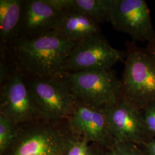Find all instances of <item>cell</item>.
I'll use <instances>...</instances> for the list:
<instances>
[{
  "mask_svg": "<svg viewBox=\"0 0 155 155\" xmlns=\"http://www.w3.org/2000/svg\"><path fill=\"white\" fill-rule=\"evenodd\" d=\"M125 58V51L113 47L99 33L75 44L65 63V73L110 70Z\"/></svg>",
  "mask_w": 155,
  "mask_h": 155,
  "instance_id": "obj_5",
  "label": "cell"
},
{
  "mask_svg": "<svg viewBox=\"0 0 155 155\" xmlns=\"http://www.w3.org/2000/svg\"><path fill=\"white\" fill-rule=\"evenodd\" d=\"M88 141L82 137H70L66 155H87L90 147Z\"/></svg>",
  "mask_w": 155,
  "mask_h": 155,
  "instance_id": "obj_17",
  "label": "cell"
},
{
  "mask_svg": "<svg viewBox=\"0 0 155 155\" xmlns=\"http://www.w3.org/2000/svg\"><path fill=\"white\" fill-rule=\"evenodd\" d=\"M45 1L56 10L62 12L74 6L73 0H45Z\"/></svg>",
  "mask_w": 155,
  "mask_h": 155,
  "instance_id": "obj_19",
  "label": "cell"
},
{
  "mask_svg": "<svg viewBox=\"0 0 155 155\" xmlns=\"http://www.w3.org/2000/svg\"><path fill=\"white\" fill-rule=\"evenodd\" d=\"M140 146L142 147L147 155H155V138Z\"/></svg>",
  "mask_w": 155,
  "mask_h": 155,
  "instance_id": "obj_20",
  "label": "cell"
},
{
  "mask_svg": "<svg viewBox=\"0 0 155 155\" xmlns=\"http://www.w3.org/2000/svg\"><path fill=\"white\" fill-rule=\"evenodd\" d=\"M24 79L43 121L56 122L71 116L77 101L64 77Z\"/></svg>",
  "mask_w": 155,
  "mask_h": 155,
  "instance_id": "obj_4",
  "label": "cell"
},
{
  "mask_svg": "<svg viewBox=\"0 0 155 155\" xmlns=\"http://www.w3.org/2000/svg\"><path fill=\"white\" fill-rule=\"evenodd\" d=\"M87 155H105V153H102L100 150L96 148L90 147Z\"/></svg>",
  "mask_w": 155,
  "mask_h": 155,
  "instance_id": "obj_22",
  "label": "cell"
},
{
  "mask_svg": "<svg viewBox=\"0 0 155 155\" xmlns=\"http://www.w3.org/2000/svg\"><path fill=\"white\" fill-rule=\"evenodd\" d=\"M24 0H0L1 47L17 38Z\"/></svg>",
  "mask_w": 155,
  "mask_h": 155,
  "instance_id": "obj_13",
  "label": "cell"
},
{
  "mask_svg": "<svg viewBox=\"0 0 155 155\" xmlns=\"http://www.w3.org/2000/svg\"><path fill=\"white\" fill-rule=\"evenodd\" d=\"M68 127L75 134L100 145L105 150H110L115 144L103 109L77 101L75 110L68 118Z\"/></svg>",
  "mask_w": 155,
  "mask_h": 155,
  "instance_id": "obj_10",
  "label": "cell"
},
{
  "mask_svg": "<svg viewBox=\"0 0 155 155\" xmlns=\"http://www.w3.org/2000/svg\"><path fill=\"white\" fill-rule=\"evenodd\" d=\"M61 36L74 43L101 33L100 24L74 6L64 12L57 28Z\"/></svg>",
  "mask_w": 155,
  "mask_h": 155,
  "instance_id": "obj_12",
  "label": "cell"
},
{
  "mask_svg": "<svg viewBox=\"0 0 155 155\" xmlns=\"http://www.w3.org/2000/svg\"><path fill=\"white\" fill-rule=\"evenodd\" d=\"M104 153L105 155H147L140 145L117 143L111 149L106 150Z\"/></svg>",
  "mask_w": 155,
  "mask_h": 155,
  "instance_id": "obj_16",
  "label": "cell"
},
{
  "mask_svg": "<svg viewBox=\"0 0 155 155\" xmlns=\"http://www.w3.org/2000/svg\"><path fill=\"white\" fill-rule=\"evenodd\" d=\"M143 112L147 127L152 136L155 138V102L146 106Z\"/></svg>",
  "mask_w": 155,
  "mask_h": 155,
  "instance_id": "obj_18",
  "label": "cell"
},
{
  "mask_svg": "<svg viewBox=\"0 0 155 155\" xmlns=\"http://www.w3.org/2000/svg\"><path fill=\"white\" fill-rule=\"evenodd\" d=\"M109 22L115 30L129 35L134 42L148 44L155 40L150 11L144 0H115Z\"/></svg>",
  "mask_w": 155,
  "mask_h": 155,
  "instance_id": "obj_9",
  "label": "cell"
},
{
  "mask_svg": "<svg viewBox=\"0 0 155 155\" xmlns=\"http://www.w3.org/2000/svg\"><path fill=\"white\" fill-rule=\"evenodd\" d=\"M151 54L155 56V39L152 42L148 43L145 47Z\"/></svg>",
  "mask_w": 155,
  "mask_h": 155,
  "instance_id": "obj_21",
  "label": "cell"
},
{
  "mask_svg": "<svg viewBox=\"0 0 155 155\" xmlns=\"http://www.w3.org/2000/svg\"><path fill=\"white\" fill-rule=\"evenodd\" d=\"M63 13L45 0H24L17 38H33L56 31Z\"/></svg>",
  "mask_w": 155,
  "mask_h": 155,
  "instance_id": "obj_11",
  "label": "cell"
},
{
  "mask_svg": "<svg viewBox=\"0 0 155 155\" xmlns=\"http://www.w3.org/2000/svg\"><path fill=\"white\" fill-rule=\"evenodd\" d=\"M0 114L17 126L41 119L24 78L15 67L1 85Z\"/></svg>",
  "mask_w": 155,
  "mask_h": 155,
  "instance_id": "obj_8",
  "label": "cell"
},
{
  "mask_svg": "<svg viewBox=\"0 0 155 155\" xmlns=\"http://www.w3.org/2000/svg\"><path fill=\"white\" fill-rule=\"evenodd\" d=\"M64 78L76 100L85 105L104 109L122 97L121 79L113 69L66 72Z\"/></svg>",
  "mask_w": 155,
  "mask_h": 155,
  "instance_id": "obj_3",
  "label": "cell"
},
{
  "mask_svg": "<svg viewBox=\"0 0 155 155\" xmlns=\"http://www.w3.org/2000/svg\"><path fill=\"white\" fill-rule=\"evenodd\" d=\"M125 47L122 96L143 110L155 102V56L133 41H127Z\"/></svg>",
  "mask_w": 155,
  "mask_h": 155,
  "instance_id": "obj_2",
  "label": "cell"
},
{
  "mask_svg": "<svg viewBox=\"0 0 155 155\" xmlns=\"http://www.w3.org/2000/svg\"><path fill=\"white\" fill-rule=\"evenodd\" d=\"M76 43L53 31L33 38H16L1 48L25 78L63 77L65 63Z\"/></svg>",
  "mask_w": 155,
  "mask_h": 155,
  "instance_id": "obj_1",
  "label": "cell"
},
{
  "mask_svg": "<svg viewBox=\"0 0 155 155\" xmlns=\"http://www.w3.org/2000/svg\"><path fill=\"white\" fill-rule=\"evenodd\" d=\"M114 3L115 0H73L74 8L99 24L109 22Z\"/></svg>",
  "mask_w": 155,
  "mask_h": 155,
  "instance_id": "obj_14",
  "label": "cell"
},
{
  "mask_svg": "<svg viewBox=\"0 0 155 155\" xmlns=\"http://www.w3.org/2000/svg\"><path fill=\"white\" fill-rule=\"evenodd\" d=\"M103 109L115 143L142 145L153 139L147 127L143 110L122 96L117 103Z\"/></svg>",
  "mask_w": 155,
  "mask_h": 155,
  "instance_id": "obj_7",
  "label": "cell"
},
{
  "mask_svg": "<svg viewBox=\"0 0 155 155\" xmlns=\"http://www.w3.org/2000/svg\"><path fill=\"white\" fill-rule=\"evenodd\" d=\"M25 125L9 155H66L70 137L61 129L38 121Z\"/></svg>",
  "mask_w": 155,
  "mask_h": 155,
  "instance_id": "obj_6",
  "label": "cell"
},
{
  "mask_svg": "<svg viewBox=\"0 0 155 155\" xmlns=\"http://www.w3.org/2000/svg\"><path fill=\"white\" fill-rule=\"evenodd\" d=\"M15 125L2 115L0 114V154L3 155L15 143L17 137L18 129Z\"/></svg>",
  "mask_w": 155,
  "mask_h": 155,
  "instance_id": "obj_15",
  "label": "cell"
}]
</instances>
